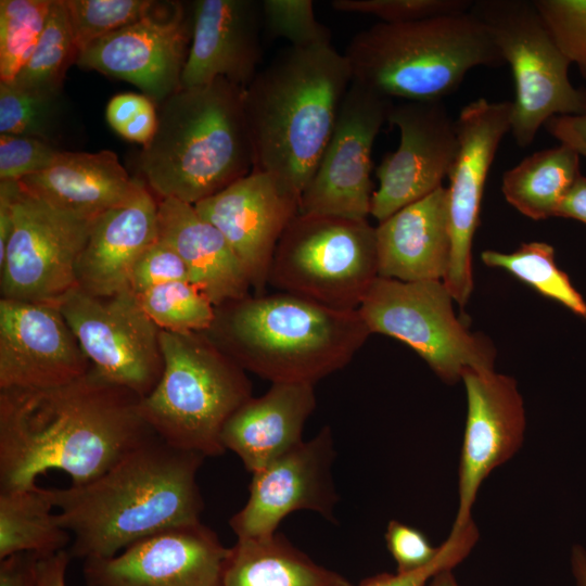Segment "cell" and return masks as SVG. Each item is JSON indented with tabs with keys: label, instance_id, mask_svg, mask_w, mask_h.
I'll use <instances>...</instances> for the list:
<instances>
[{
	"label": "cell",
	"instance_id": "cell-1",
	"mask_svg": "<svg viewBox=\"0 0 586 586\" xmlns=\"http://www.w3.org/2000/svg\"><path fill=\"white\" fill-rule=\"evenodd\" d=\"M140 397L95 372L47 388L0 390V491L36 486L49 470L80 485L155 433Z\"/></svg>",
	"mask_w": 586,
	"mask_h": 586
},
{
	"label": "cell",
	"instance_id": "cell-2",
	"mask_svg": "<svg viewBox=\"0 0 586 586\" xmlns=\"http://www.w3.org/2000/svg\"><path fill=\"white\" fill-rule=\"evenodd\" d=\"M205 458L154 435L94 480L48 489L72 536L71 557H112L149 535L201 522L196 474Z\"/></svg>",
	"mask_w": 586,
	"mask_h": 586
},
{
	"label": "cell",
	"instance_id": "cell-3",
	"mask_svg": "<svg viewBox=\"0 0 586 586\" xmlns=\"http://www.w3.org/2000/svg\"><path fill=\"white\" fill-rule=\"evenodd\" d=\"M351 84L348 62L332 44L280 51L244 90L252 170L271 175L301 200Z\"/></svg>",
	"mask_w": 586,
	"mask_h": 586
},
{
	"label": "cell",
	"instance_id": "cell-4",
	"mask_svg": "<svg viewBox=\"0 0 586 586\" xmlns=\"http://www.w3.org/2000/svg\"><path fill=\"white\" fill-rule=\"evenodd\" d=\"M205 333L245 371L271 383L311 384L344 368L371 335L358 309L280 291L215 307Z\"/></svg>",
	"mask_w": 586,
	"mask_h": 586
},
{
	"label": "cell",
	"instance_id": "cell-5",
	"mask_svg": "<svg viewBox=\"0 0 586 586\" xmlns=\"http://www.w3.org/2000/svg\"><path fill=\"white\" fill-rule=\"evenodd\" d=\"M244 90L217 78L158 104L155 133L139 155L149 189L195 205L252 171Z\"/></svg>",
	"mask_w": 586,
	"mask_h": 586
},
{
	"label": "cell",
	"instance_id": "cell-6",
	"mask_svg": "<svg viewBox=\"0 0 586 586\" xmlns=\"http://www.w3.org/2000/svg\"><path fill=\"white\" fill-rule=\"evenodd\" d=\"M344 55L353 84L404 101H442L472 68L506 64L470 11L410 23L379 22L357 33Z\"/></svg>",
	"mask_w": 586,
	"mask_h": 586
},
{
	"label": "cell",
	"instance_id": "cell-7",
	"mask_svg": "<svg viewBox=\"0 0 586 586\" xmlns=\"http://www.w3.org/2000/svg\"><path fill=\"white\" fill-rule=\"evenodd\" d=\"M164 368L140 412L150 429L171 447L204 457L222 455L221 431L252 397V384L233 359L205 332L161 330Z\"/></svg>",
	"mask_w": 586,
	"mask_h": 586
},
{
	"label": "cell",
	"instance_id": "cell-8",
	"mask_svg": "<svg viewBox=\"0 0 586 586\" xmlns=\"http://www.w3.org/2000/svg\"><path fill=\"white\" fill-rule=\"evenodd\" d=\"M378 277L375 228L367 219L298 213L277 245L268 284L352 310Z\"/></svg>",
	"mask_w": 586,
	"mask_h": 586
},
{
	"label": "cell",
	"instance_id": "cell-9",
	"mask_svg": "<svg viewBox=\"0 0 586 586\" xmlns=\"http://www.w3.org/2000/svg\"><path fill=\"white\" fill-rule=\"evenodd\" d=\"M470 12L486 27L514 80L510 132L526 148L545 123L586 110L585 89L569 79L559 49L533 0H473Z\"/></svg>",
	"mask_w": 586,
	"mask_h": 586
},
{
	"label": "cell",
	"instance_id": "cell-10",
	"mask_svg": "<svg viewBox=\"0 0 586 586\" xmlns=\"http://www.w3.org/2000/svg\"><path fill=\"white\" fill-rule=\"evenodd\" d=\"M442 280L405 282L378 277L358 311L369 331L410 346L444 382L468 369L494 370L495 349L458 319Z\"/></svg>",
	"mask_w": 586,
	"mask_h": 586
},
{
	"label": "cell",
	"instance_id": "cell-11",
	"mask_svg": "<svg viewBox=\"0 0 586 586\" xmlns=\"http://www.w3.org/2000/svg\"><path fill=\"white\" fill-rule=\"evenodd\" d=\"M94 219L53 206L18 184L0 258L1 298L59 305L78 286L77 263Z\"/></svg>",
	"mask_w": 586,
	"mask_h": 586
},
{
	"label": "cell",
	"instance_id": "cell-12",
	"mask_svg": "<svg viewBox=\"0 0 586 586\" xmlns=\"http://www.w3.org/2000/svg\"><path fill=\"white\" fill-rule=\"evenodd\" d=\"M59 307L100 379L140 398L153 391L164 368L161 329L136 294L93 296L76 286Z\"/></svg>",
	"mask_w": 586,
	"mask_h": 586
},
{
	"label": "cell",
	"instance_id": "cell-13",
	"mask_svg": "<svg viewBox=\"0 0 586 586\" xmlns=\"http://www.w3.org/2000/svg\"><path fill=\"white\" fill-rule=\"evenodd\" d=\"M393 104L392 99L351 84L298 213L367 219L374 192L372 148Z\"/></svg>",
	"mask_w": 586,
	"mask_h": 586
},
{
	"label": "cell",
	"instance_id": "cell-14",
	"mask_svg": "<svg viewBox=\"0 0 586 586\" xmlns=\"http://www.w3.org/2000/svg\"><path fill=\"white\" fill-rule=\"evenodd\" d=\"M512 101L477 99L456 119L458 152L447 189L451 256L443 280L454 301L468 303L473 289L472 241L481 202L498 146L511 128Z\"/></svg>",
	"mask_w": 586,
	"mask_h": 586
},
{
	"label": "cell",
	"instance_id": "cell-15",
	"mask_svg": "<svg viewBox=\"0 0 586 586\" xmlns=\"http://www.w3.org/2000/svg\"><path fill=\"white\" fill-rule=\"evenodd\" d=\"M387 122L398 128L400 140L375 170L379 187L370 215L379 222L443 187L459 146L456 119L443 101L393 104Z\"/></svg>",
	"mask_w": 586,
	"mask_h": 586
},
{
	"label": "cell",
	"instance_id": "cell-16",
	"mask_svg": "<svg viewBox=\"0 0 586 586\" xmlns=\"http://www.w3.org/2000/svg\"><path fill=\"white\" fill-rule=\"evenodd\" d=\"M335 448L324 425L265 468L252 473L249 498L229 520L237 539L268 538L282 520L298 510H310L334 521L339 501L332 476Z\"/></svg>",
	"mask_w": 586,
	"mask_h": 586
},
{
	"label": "cell",
	"instance_id": "cell-17",
	"mask_svg": "<svg viewBox=\"0 0 586 586\" xmlns=\"http://www.w3.org/2000/svg\"><path fill=\"white\" fill-rule=\"evenodd\" d=\"M160 4L157 5V8ZM80 52L76 65L136 86L160 104L181 88L193 30V9L171 2Z\"/></svg>",
	"mask_w": 586,
	"mask_h": 586
},
{
	"label": "cell",
	"instance_id": "cell-18",
	"mask_svg": "<svg viewBox=\"0 0 586 586\" xmlns=\"http://www.w3.org/2000/svg\"><path fill=\"white\" fill-rule=\"evenodd\" d=\"M467 419L458 468V511L453 530L471 523L482 483L521 448L526 426L522 396L513 378L495 370L462 373Z\"/></svg>",
	"mask_w": 586,
	"mask_h": 586
},
{
	"label": "cell",
	"instance_id": "cell-19",
	"mask_svg": "<svg viewBox=\"0 0 586 586\" xmlns=\"http://www.w3.org/2000/svg\"><path fill=\"white\" fill-rule=\"evenodd\" d=\"M228 550L202 522L179 525L85 559L82 577L85 586H222Z\"/></svg>",
	"mask_w": 586,
	"mask_h": 586
},
{
	"label": "cell",
	"instance_id": "cell-20",
	"mask_svg": "<svg viewBox=\"0 0 586 586\" xmlns=\"http://www.w3.org/2000/svg\"><path fill=\"white\" fill-rule=\"evenodd\" d=\"M194 206L225 237L255 295L264 294L275 251L300 212V199L271 175L252 170Z\"/></svg>",
	"mask_w": 586,
	"mask_h": 586
},
{
	"label": "cell",
	"instance_id": "cell-21",
	"mask_svg": "<svg viewBox=\"0 0 586 586\" xmlns=\"http://www.w3.org/2000/svg\"><path fill=\"white\" fill-rule=\"evenodd\" d=\"M90 369L59 305L0 300V390L59 386Z\"/></svg>",
	"mask_w": 586,
	"mask_h": 586
},
{
	"label": "cell",
	"instance_id": "cell-22",
	"mask_svg": "<svg viewBox=\"0 0 586 586\" xmlns=\"http://www.w3.org/2000/svg\"><path fill=\"white\" fill-rule=\"evenodd\" d=\"M192 9V40L181 88L205 86L217 78L247 88L262 61L260 1L196 0Z\"/></svg>",
	"mask_w": 586,
	"mask_h": 586
},
{
	"label": "cell",
	"instance_id": "cell-23",
	"mask_svg": "<svg viewBox=\"0 0 586 586\" xmlns=\"http://www.w3.org/2000/svg\"><path fill=\"white\" fill-rule=\"evenodd\" d=\"M379 277L444 280L451 256L447 189L397 211L375 228Z\"/></svg>",
	"mask_w": 586,
	"mask_h": 586
},
{
	"label": "cell",
	"instance_id": "cell-24",
	"mask_svg": "<svg viewBox=\"0 0 586 586\" xmlns=\"http://www.w3.org/2000/svg\"><path fill=\"white\" fill-rule=\"evenodd\" d=\"M17 182L22 190L53 206L93 219L131 202L148 188L144 181L131 178L110 150H63L48 168Z\"/></svg>",
	"mask_w": 586,
	"mask_h": 586
},
{
	"label": "cell",
	"instance_id": "cell-25",
	"mask_svg": "<svg viewBox=\"0 0 586 586\" xmlns=\"http://www.w3.org/2000/svg\"><path fill=\"white\" fill-rule=\"evenodd\" d=\"M311 383H271L251 397L227 420L221 444L254 473L303 442L304 425L316 408Z\"/></svg>",
	"mask_w": 586,
	"mask_h": 586
},
{
	"label": "cell",
	"instance_id": "cell-26",
	"mask_svg": "<svg viewBox=\"0 0 586 586\" xmlns=\"http://www.w3.org/2000/svg\"><path fill=\"white\" fill-rule=\"evenodd\" d=\"M158 203L149 188L97 217L76 268L78 288L93 296L127 289L132 265L158 240Z\"/></svg>",
	"mask_w": 586,
	"mask_h": 586
},
{
	"label": "cell",
	"instance_id": "cell-27",
	"mask_svg": "<svg viewBox=\"0 0 586 586\" xmlns=\"http://www.w3.org/2000/svg\"><path fill=\"white\" fill-rule=\"evenodd\" d=\"M158 239L183 260L189 281L215 307L250 294L247 276L221 232L193 204L177 199L158 202Z\"/></svg>",
	"mask_w": 586,
	"mask_h": 586
},
{
	"label": "cell",
	"instance_id": "cell-28",
	"mask_svg": "<svg viewBox=\"0 0 586 586\" xmlns=\"http://www.w3.org/2000/svg\"><path fill=\"white\" fill-rule=\"evenodd\" d=\"M222 586H353L315 562L282 534L237 539L226 558Z\"/></svg>",
	"mask_w": 586,
	"mask_h": 586
},
{
	"label": "cell",
	"instance_id": "cell-29",
	"mask_svg": "<svg viewBox=\"0 0 586 586\" xmlns=\"http://www.w3.org/2000/svg\"><path fill=\"white\" fill-rule=\"evenodd\" d=\"M581 175L579 153L571 144L537 151L506 170L501 192L524 216L543 220L557 216L565 195Z\"/></svg>",
	"mask_w": 586,
	"mask_h": 586
},
{
	"label": "cell",
	"instance_id": "cell-30",
	"mask_svg": "<svg viewBox=\"0 0 586 586\" xmlns=\"http://www.w3.org/2000/svg\"><path fill=\"white\" fill-rule=\"evenodd\" d=\"M47 488L0 491V560L29 552L47 557L66 550L71 534L60 525Z\"/></svg>",
	"mask_w": 586,
	"mask_h": 586
},
{
	"label": "cell",
	"instance_id": "cell-31",
	"mask_svg": "<svg viewBox=\"0 0 586 586\" xmlns=\"http://www.w3.org/2000/svg\"><path fill=\"white\" fill-rule=\"evenodd\" d=\"M78 56L64 0H53L31 56L10 84L34 92L62 93L66 73Z\"/></svg>",
	"mask_w": 586,
	"mask_h": 586
},
{
	"label": "cell",
	"instance_id": "cell-32",
	"mask_svg": "<svg viewBox=\"0 0 586 586\" xmlns=\"http://www.w3.org/2000/svg\"><path fill=\"white\" fill-rule=\"evenodd\" d=\"M488 267L501 268L533 286L575 315L586 319V303L555 259V249L545 242L523 243L512 253L486 250L481 254Z\"/></svg>",
	"mask_w": 586,
	"mask_h": 586
},
{
	"label": "cell",
	"instance_id": "cell-33",
	"mask_svg": "<svg viewBox=\"0 0 586 586\" xmlns=\"http://www.w3.org/2000/svg\"><path fill=\"white\" fill-rule=\"evenodd\" d=\"M68 118L63 92L40 93L0 82V133L37 138L62 150Z\"/></svg>",
	"mask_w": 586,
	"mask_h": 586
},
{
	"label": "cell",
	"instance_id": "cell-34",
	"mask_svg": "<svg viewBox=\"0 0 586 586\" xmlns=\"http://www.w3.org/2000/svg\"><path fill=\"white\" fill-rule=\"evenodd\" d=\"M144 313L163 331L205 332L215 319V306L192 282L173 281L137 295Z\"/></svg>",
	"mask_w": 586,
	"mask_h": 586
},
{
	"label": "cell",
	"instance_id": "cell-35",
	"mask_svg": "<svg viewBox=\"0 0 586 586\" xmlns=\"http://www.w3.org/2000/svg\"><path fill=\"white\" fill-rule=\"evenodd\" d=\"M53 0L0 1V82H11L31 56Z\"/></svg>",
	"mask_w": 586,
	"mask_h": 586
},
{
	"label": "cell",
	"instance_id": "cell-36",
	"mask_svg": "<svg viewBox=\"0 0 586 586\" xmlns=\"http://www.w3.org/2000/svg\"><path fill=\"white\" fill-rule=\"evenodd\" d=\"M75 44L82 52L92 42L150 15L151 0H64Z\"/></svg>",
	"mask_w": 586,
	"mask_h": 586
},
{
	"label": "cell",
	"instance_id": "cell-37",
	"mask_svg": "<svg viewBox=\"0 0 586 586\" xmlns=\"http://www.w3.org/2000/svg\"><path fill=\"white\" fill-rule=\"evenodd\" d=\"M260 8L271 38L286 39L297 48L331 44L330 29L316 18L311 0H263Z\"/></svg>",
	"mask_w": 586,
	"mask_h": 586
},
{
	"label": "cell",
	"instance_id": "cell-38",
	"mask_svg": "<svg viewBox=\"0 0 586 586\" xmlns=\"http://www.w3.org/2000/svg\"><path fill=\"white\" fill-rule=\"evenodd\" d=\"M566 59L586 79V0H533Z\"/></svg>",
	"mask_w": 586,
	"mask_h": 586
},
{
	"label": "cell",
	"instance_id": "cell-39",
	"mask_svg": "<svg viewBox=\"0 0 586 586\" xmlns=\"http://www.w3.org/2000/svg\"><path fill=\"white\" fill-rule=\"evenodd\" d=\"M473 0H333L334 10L400 24L469 12Z\"/></svg>",
	"mask_w": 586,
	"mask_h": 586
},
{
	"label": "cell",
	"instance_id": "cell-40",
	"mask_svg": "<svg viewBox=\"0 0 586 586\" xmlns=\"http://www.w3.org/2000/svg\"><path fill=\"white\" fill-rule=\"evenodd\" d=\"M105 116L117 135L143 146L151 141L157 126L156 103L142 93L114 95L106 105Z\"/></svg>",
	"mask_w": 586,
	"mask_h": 586
},
{
	"label": "cell",
	"instance_id": "cell-41",
	"mask_svg": "<svg viewBox=\"0 0 586 586\" xmlns=\"http://www.w3.org/2000/svg\"><path fill=\"white\" fill-rule=\"evenodd\" d=\"M61 151L37 138L0 133V181H20L42 171Z\"/></svg>",
	"mask_w": 586,
	"mask_h": 586
},
{
	"label": "cell",
	"instance_id": "cell-42",
	"mask_svg": "<svg viewBox=\"0 0 586 586\" xmlns=\"http://www.w3.org/2000/svg\"><path fill=\"white\" fill-rule=\"evenodd\" d=\"M189 281L188 269L177 252L160 239L146 247L131 267L127 289L138 295L173 281Z\"/></svg>",
	"mask_w": 586,
	"mask_h": 586
},
{
	"label": "cell",
	"instance_id": "cell-43",
	"mask_svg": "<svg viewBox=\"0 0 586 586\" xmlns=\"http://www.w3.org/2000/svg\"><path fill=\"white\" fill-rule=\"evenodd\" d=\"M384 537L398 574L412 573L431 565L444 549L443 544L434 547L421 531L396 520L388 522Z\"/></svg>",
	"mask_w": 586,
	"mask_h": 586
},
{
	"label": "cell",
	"instance_id": "cell-44",
	"mask_svg": "<svg viewBox=\"0 0 586 586\" xmlns=\"http://www.w3.org/2000/svg\"><path fill=\"white\" fill-rule=\"evenodd\" d=\"M463 560L461 548L445 542L442 555L431 565L407 574L379 573L360 581L357 586H428L435 574L443 570H453Z\"/></svg>",
	"mask_w": 586,
	"mask_h": 586
},
{
	"label": "cell",
	"instance_id": "cell-45",
	"mask_svg": "<svg viewBox=\"0 0 586 586\" xmlns=\"http://www.w3.org/2000/svg\"><path fill=\"white\" fill-rule=\"evenodd\" d=\"M38 558L21 552L0 560V586H35Z\"/></svg>",
	"mask_w": 586,
	"mask_h": 586
},
{
	"label": "cell",
	"instance_id": "cell-46",
	"mask_svg": "<svg viewBox=\"0 0 586 586\" xmlns=\"http://www.w3.org/2000/svg\"><path fill=\"white\" fill-rule=\"evenodd\" d=\"M71 558L67 550L38 558L35 586H66V570Z\"/></svg>",
	"mask_w": 586,
	"mask_h": 586
},
{
	"label": "cell",
	"instance_id": "cell-47",
	"mask_svg": "<svg viewBox=\"0 0 586 586\" xmlns=\"http://www.w3.org/2000/svg\"><path fill=\"white\" fill-rule=\"evenodd\" d=\"M17 181H0V258L4 255L13 226V207Z\"/></svg>",
	"mask_w": 586,
	"mask_h": 586
},
{
	"label": "cell",
	"instance_id": "cell-48",
	"mask_svg": "<svg viewBox=\"0 0 586 586\" xmlns=\"http://www.w3.org/2000/svg\"><path fill=\"white\" fill-rule=\"evenodd\" d=\"M557 216L576 219L586 225V177L582 174L562 201Z\"/></svg>",
	"mask_w": 586,
	"mask_h": 586
},
{
	"label": "cell",
	"instance_id": "cell-49",
	"mask_svg": "<svg viewBox=\"0 0 586 586\" xmlns=\"http://www.w3.org/2000/svg\"><path fill=\"white\" fill-rule=\"evenodd\" d=\"M544 126L552 137L560 142L571 144L576 149L579 155L586 156V143L581 141L564 124H562L558 116L549 118Z\"/></svg>",
	"mask_w": 586,
	"mask_h": 586
},
{
	"label": "cell",
	"instance_id": "cell-50",
	"mask_svg": "<svg viewBox=\"0 0 586 586\" xmlns=\"http://www.w3.org/2000/svg\"><path fill=\"white\" fill-rule=\"evenodd\" d=\"M570 565L575 586H586V549L582 545L572 546Z\"/></svg>",
	"mask_w": 586,
	"mask_h": 586
},
{
	"label": "cell",
	"instance_id": "cell-51",
	"mask_svg": "<svg viewBox=\"0 0 586 586\" xmlns=\"http://www.w3.org/2000/svg\"><path fill=\"white\" fill-rule=\"evenodd\" d=\"M558 117L581 141L586 143V110L579 115H560Z\"/></svg>",
	"mask_w": 586,
	"mask_h": 586
},
{
	"label": "cell",
	"instance_id": "cell-52",
	"mask_svg": "<svg viewBox=\"0 0 586 586\" xmlns=\"http://www.w3.org/2000/svg\"><path fill=\"white\" fill-rule=\"evenodd\" d=\"M428 586H461L455 577L453 570H443L435 574Z\"/></svg>",
	"mask_w": 586,
	"mask_h": 586
}]
</instances>
